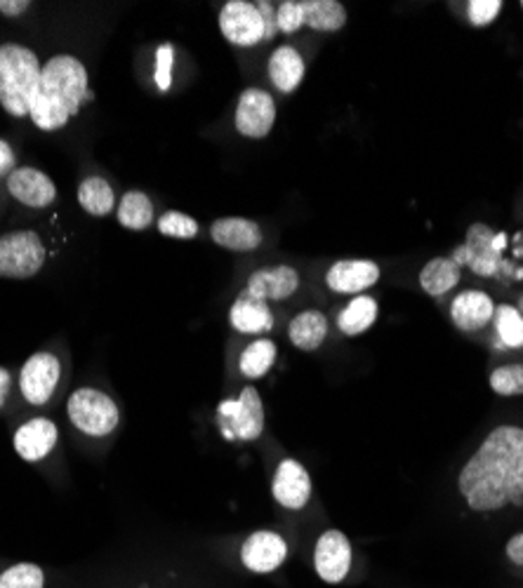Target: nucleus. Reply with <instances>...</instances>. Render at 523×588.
<instances>
[{"label":"nucleus","mask_w":523,"mask_h":588,"mask_svg":"<svg viewBox=\"0 0 523 588\" xmlns=\"http://www.w3.org/2000/svg\"><path fill=\"white\" fill-rule=\"evenodd\" d=\"M46 572L34 563H17L0 572V588H42Z\"/></svg>","instance_id":"30"},{"label":"nucleus","mask_w":523,"mask_h":588,"mask_svg":"<svg viewBox=\"0 0 523 588\" xmlns=\"http://www.w3.org/2000/svg\"><path fill=\"white\" fill-rule=\"evenodd\" d=\"M42 64L22 42H0V107L12 118H28Z\"/></svg>","instance_id":"3"},{"label":"nucleus","mask_w":523,"mask_h":588,"mask_svg":"<svg viewBox=\"0 0 523 588\" xmlns=\"http://www.w3.org/2000/svg\"><path fill=\"white\" fill-rule=\"evenodd\" d=\"M217 426L226 440H258L264 431V405L260 393L246 386L236 398H226L217 408Z\"/></svg>","instance_id":"7"},{"label":"nucleus","mask_w":523,"mask_h":588,"mask_svg":"<svg viewBox=\"0 0 523 588\" xmlns=\"http://www.w3.org/2000/svg\"><path fill=\"white\" fill-rule=\"evenodd\" d=\"M490 389L498 396H523V365H502L490 375Z\"/></svg>","instance_id":"32"},{"label":"nucleus","mask_w":523,"mask_h":588,"mask_svg":"<svg viewBox=\"0 0 523 588\" xmlns=\"http://www.w3.org/2000/svg\"><path fill=\"white\" fill-rule=\"evenodd\" d=\"M78 205L92 217H107L116 205L113 186L104 177H88L78 186Z\"/></svg>","instance_id":"26"},{"label":"nucleus","mask_w":523,"mask_h":588,"mask_svg":"<svg viewBox=\"0 0 523 588\" xmlns=\"http://www.w3.org/2000/svg\"><path fill=\"white\" fill-rule=\"evenodd\" d=\"M304 26L314 32L335 34L347 24V10L339 0H302Z\"/></svg>","instance_id":"24"},{"label":"nucleus","mask_w":523,"mask_h":588,"mask_svg":"<svg viewBox=\"0 0 523 588\" xmlns=\"http://www.w3.org/2000/svg\"><path fill=\"white\" fill-rule=\"evenodd\" d=\"M170 71H173V48L163 46L159 50V71H155V80H159V88L161 90H167L170 88V80H173V76H170Z\"/></svg>","instance_id":"35"},{"label":"nucleus","mask_w":523,"mask_h":588,"mask_svg":"<svg viewBox=\"0 0 523 588\" xmlns=\"http://www.w3.org/2000/svg\"><path fill=\"white\" fill-rule=\"evenodd\" d=\"M229 323L240 335H264L274 327V313L266 301L254 299L244 290L232 304Z\"/></svg>","instance_id":"20"},{"label":"nucleus","mask_w":523,"mask_h":588,"mask_svg":"<svg viewBox=\"0 0 523 588\" xmlns=\"http://www.w3.org/2000/svg\"><path fill=\"white\" fill-rule=\"evenodd\" d=\"M272 492L283 509L302 511L311 499V478L307 468L295 459H283L274 473Z\"/></svg>","instance_id":"14"},{"label":"nucleus","mask_w":523,"mask_h":588,"mask_svg":"<svg viewBox=\"0 0 523 588\" xmlns=\"http://www.w3.org/2000/svg\"><path fill=\"white\" fill-rule=\"evenodd\" d=\"M495 333H498L500 349H523V315L516 306H495Z\"/></svg>","instance_id":"29"},{"label":"nucleus","mask_w":523,"mask_h":588,"mask_svg":"<svg viewBox=\"0 0 523 588\" xmlns=\"http://www.w3.org/2000/svg\"><path fill=\"white\" fill-rule=\"evenodd\" d=\"M379 280V266L371 260H343L328 268L325 285L337 295L359 297Z\"/></svg>","instance_id":"17"},{"label":"nucleus","mask_w":523,"mask_h":588,"mask_svg":"<svg viewBox=\"0 0 523 588\" xmlns=\"http://www.w3.org/2000/svg\"><path fill=\"white\" fill-rule=\"evenodd\" d=\"M288 543L278 533L272 529H260L252 533L244 547H240V563H244L254 575H269L286 563Z\"/></svg>","instance_id":"12"},{"label":"nucleus","mask_w":523,"mask_h":588,"mask_svg":"<svg viewBox=\"0 0 523 588\" xmlns=\"http://www.w3.org/2000/svg\"><path fill=\"white\" fill-rule=\"evenodd\" d=\"M57 438H60L57 424L46 417H36V420L24 422L17 431H14L12 448L24 459V462L36 464L54 450Z\"/></svg>","instance_id":"15"},{"label":"nucleus","mask_w":523,"mask_h":588,"mask_svg":"<svg viewBox=\"0 0 523 588\" xmlns=\"http://www.w3.org/2000/svg\"><path fill=\"white\" fill-rule=\"evenodd\" d=\"M10 389H12V375H10V370L0 365V410H3L5 403H8Z\"/></svg>","instance_id":"39"},{"label":"nucleus","mask_w":523,"mask_h":588,"mask_svg":"<svg viewBox=\"0 0 523 588\" xmlns=\"http://www.w3.org/2000/svg\"><path fill=\"white\" fill-rule=\"evenodd\" d=\"M288 337L300 351H316L328 337V321L316 309L297 313L288 325Z\"/></svg>","instance_id":"22"},{"label":"nucleus","mask_w":523,"mask_h":588,"mask_svg":"<svg viewBox=\"0 0 523 588\" xmlns=\"http://www.w3.org/2000/svg\"><path fill=\"white\" fill-rule=\"evenodd\" d=\"M210 238L217 242L220 248L232 252H250L262 246V228L258 222L244 220V217H224L212 222Z\"/></svg>","instance_id":"18"},{"label":"nucleus","mask_w":523,"mask_h":588,"mask_svg":"<svg viewBox=\"0 0 523 588\" xmlns=\"http://www.w3.org/2000/svg\"><path fill=\"white\" fill-rule=\"evenodd\" d=\"M377 301L368 295L353 297L349 304L343 309L337 318V327L343 329V335L357 337L363 335L365 329H371L377 321Z\"/></svg>","instance_id":"25"},{"label":"nucleus","mask_w":523,"mask_h":588,"mask_svg":"<svg viewBox=\"0 0 523 588\" xmlns=\"http://www.w3.org/2000/svg\"><path fill=\"white\" fill-rule=\"evenodd\" d=\"M62 365L60 358L50 351H38L26 358L20 372V393L28 405L40 408L54 396L57 384H60Z\"/></svg>","instance_id":"8"},{"label":"nucleus","mask_w":523,"mask_h":588,"mask_svg":"<svg viewBox=\"0 0 523 588\" xmlns=\"http://www.w3.org/2000/svg\"><path fill=\"white\" fill-rule=\"evenodd\" d=\"M495 315V304L490 295L481 290H464L460 292L450 304V318L464 333H474V329L486 327Z\"/></svg>","instance_id":"19"},{"label":"nucleus","mask_w":523,"mask_h":588,"mask_svg":"<svg viewBox=\"0 0 523 588\" xmlns=\"http://www.w3.org/2000/svg\"><path fill=\"white\" fill-rule=\"evenodd\" d=\"M521 8H523V3H521Z\"/></svg>","instance_id":"42"},{"label":"nucleus","mask_w":523,"mask_h":588,"mask_svg":"<svg viewBox=\"0 0 523 588\" xmlns=\"http://www.w3.org/2000/svg\"><path fill=\"white\" fill-rule=\"evenodd\" d=\"M66 412L71 424H74L80 434L92 438L111 436L121 422L119 405L113 403L107 393L90 389V386L69 396Z\"/></svg>","instance_id":"6"},{"label":"nucleus","mask_w":523,"mask_h":588,"mask_svg":"<svg viewBox=\"0 0 523 588\" xmlns=\"http://www.w3.org/2000/svg\"><path fill=\"white\" fill-rule=\"evenodd\" d=\"M17 170V155L5 139H0V179H8Z\"/></svg>","instance_id":"36"},{"label":"nucleus","mask_w":523,"mask_h":588,"mask_svg":"<svg viewBox=\"0 0 523 588\" xmlns=\"http://www.w3.org/2000/svg\"><path fill=\"white\" fill-rule=\"evenodd\" d=\"M116 217L121 226L130 228V232H145L153 222V203L145 191H127L116 210Z\"/></svg>","instance_id":"27"},{"label":"nucleus","mask_w":523,"mask_h":588,"mask_svg":"<svg viewBox=\"0 0 523 588\" xmlns=\"http://www.w3.org/2000/svg\"><path fill=\"white\" fill-rule=\"evenodd\" d=\"M460 495L478 513L523 504V428L498 426L460 471Z\"/></svg>","instance_id":"1"},{"label":"nucleus","mask_w":523,"mask_h":588,"mask_svg":"<svg viewBox=\"0 0 523 588\" xmlns=\"http://www.w3.org/2000/svg\"><path fill=\"white\" fill-rule=\"evenodd\" d=\"M516 309H519V311H521V315H523V295L519 297V306H516Z\"/></svg>","instance_id":"41"},{"label":"nucleus","mask_w":523,"mask_h":588,"mask_svg":"<svg viewBox=\"0 0 523 588\" xmlns=\"http://www.w3.org/2000/svg\"><path fill=\"white\" fill-rule=\"evenodd\" d=\"M276 123L274 97L260 88H248L240 92L236 104L234 125L238 135L248 139H264Z\"/></svg>","instance_id":"10"},{"label":"nucleus","mask_w":523,"mask_h":588,"mask_svg":"<svg viewBox=\"0 0 523 588\" xmlns=\"http://www.w3.org/2000/svg\"><path fill=\"white\" fill-rule=\"evenodd\" d=\"M269 3L254 5L248 0H229L220 10V32L236 48H252L272 38L276 26L269 20Z\"/></svg>","instance_id":"4"},{"label":"nucleus","mask_w":523,"mask_h":588,"mask_svg":"<svg viewBox=\"0 0 523 588\" xmlns=\"http://www.w3.org/2000/svg\"><path fill=\"white\" fill-rule=\"evenodd\" d=\"M8 193L32 210H46L57 200V186L42 170L22 165L5 179Z\"/></svg>","instance_id":"11"},{"label":"nucleus","mask_w":523,"mask_h":588,"mask_svg":"<svg viewBox=\"0 0 523 588\" xmlns=\"http://www.w3.org/2000/svg\"><path fill=\"white\" fill-rule=\"evenodd\" d=\"M48 262V248L42 238L22 228V232H10L0 236V278L26 280L34 278Z\"/></svg>","instance_id":"5"},{"label":"nucleus","mask_w":523,"mask_h":588,"mask_svg":"<svg viewBox=\"0 0 523 588\" xmlns=\"http://www.w3.org/2000/svg\"><path fill=\"white\" fill-rule=\"evenodd\" d=\"M159 232L165 238H177V240H191L198 236V222L189 214L170 210L165 214H161L159 220Z\"/></svg>","instance_id":"31"},{"label":"nucleus","mask_w":523,"mask_h":588,"mask_svg":"<svg viewBox=\"0 0 523 588\" xmlns=\"http://www.w3.org/2000/svg\"><path fill=\"white\" fill-rule=\"evenodd\" d=\"M300 290V274L292 266L258 268L246 283V292L260 301H283Z\"/></svg>","instance_id":"16"},{"label":"nucleus","mask_w":523,"mask_h":588,"mask_svg":"<svg viewBox=\"0 0 523 588\" xmlns=\"http://www.w3.org/2000/svg\"><path fill=\"white\" fill-rule=\"evenodd\" d=\"M493 238H495V232H490L486 224H481V222L472 224L470 228H466V240L450 252V260L460 268L470 266V271H474V274L481 278H495L500 274L502 254L495 252Z\"/></svg>","instance_id":"9"},{"label":"nucleus","mask_w":523,"mask_h":588,"mask_svg":"<svg viewBox=\"0 0 523 588\" xmlns=\"http://www.w3.org/2000/svg\"><path fill=\"white\" fill-rule=\"evenodd\" d=\"M88 68L74 54H54L42 64L38 90L28 118L42 133H57L78 116L85 102H90Z\"/></svg>","instance_id":"2"},{"label":"nucleus","mask_w":523,"mask_h":588,"mask_svg":"<svg viewBox=\"0 0 523 588\" xmlns=\"http://www.w3.org/2000/svg\"><path fill=\"white\" fill-rule=\"evenodd\" d=\"M514 257H523V232L514 236Z\"/></svg>","instance_id":"40"},{"label":"nucleus","mask_w":523,"mask_h":588,"mask_svg":"<svg viewBox=\"0 0 523 588\" xmlns=\"http://www.w3.org/2000/svg\"><path fill=\"white\" fill-rule=\"evenodd\" d=\"M304 28V12L302 0H283L276 8V32L292 36Z\"/></svg>","instance_id":"33"},{"label":"nucleus","mask_w":523,"mask_h":588,"mask_svg":"<svg viewBox=\"0 0 523 588\" xmlns=\"http://www.w3.org/2000/svg\"><path fill=\"white\" fill-rule=\"evenodd\" d=\"M276 361V343L272 339H254L248 343L246 351L240 353V375L248 379H260L269 370H272Z\"/></svg>","instance_id":"28"},{"label":"nucleus","mask_w":523,"mask_h":588,"mask_svg":"<svg viewBox=\"0 0 523 588\" xmlns=\"http://www.w3.org/2000/svg\"><path fill=\"white\" fill-rule=\"evenodd\" d=\"M505 553H507V558H509V561H512L514 565L523 567V533L514 535L512 539L507 541V549H505Z\"/></svg>","instance_id":"38"},{"label":"nucleus","mask_w":523,"mask_h":588,"mask_svg":"<svg viewBox=\"0 0 523 588\" xmlns=\"http://www.w3.org/2000/svg\"><path fill=\"white\" fill-rule=\"evenodd\" d=\"M462 278V268L450 257H434L420 271V288L429 297H441L458 288Z\"/></svg>","instance_id":"23"},{"label":"nucleus","mask_w":523,"mask_h":588,"mask_svg":"<svg viewBox=\"0 0 523 588\" xmlns=\"http://www.w3.org/2000/svg\"><path fill=\"white\" fill-rule=\"evenodd\" d=\"M500 12H502L500 0H472V3L466 5V20H470L472 26L484 28L498 20Z\"/></svg>","instance_id":"34"},{"label":"nucleus","mask_w":523,"mask_h":588,"mask_svg":"<svg viewBox=\"0 0 523 588\" xmlns=\"http://www.w3.org/2000/svg\"><path fill=\"white\" fill-rule=\"evenodd\" d=\"M314 567L319 577L328 584H339L349 575L351 543L339 529H328V533H323L316 541Z\"/></svg>","instance_id":"13"},{"label":"nucleus","mask_w":523,"mask_h":588,"mask_svg":"<svg viewBox=\"0 0 523 588\" xmlns=\"http://www.w3.org/2000/svg\"><path fill=\"white\" fill-rule=\"evenodd\" d=\"M28 8H32V3L28 0H0V14L3 17H22L24 12H28Z\"/></svg>","instance_id":"37"},{"label":"nucleus","mask_w":523,"mask_h":588,"mask_svg":"<svg viewBox=\"0 0 523 588\" xmlns=\"http://www.w3.org/2000/svg\"><path fill=\"white\" fill-rule=\"evenodd\" d=\"M266 74L278 92L290 95L304 80V57L292 46H281L269 57Z\"/></svg>","instance_id":"21"}]
</instances>
